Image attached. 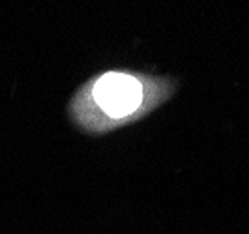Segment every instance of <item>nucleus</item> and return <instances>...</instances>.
I'll return each mask as SVG.
<instances>
[{"label":"nucleus","instance_id":"1","mask_svg":"<svg viewBox=\"0 0 249 234\" xmlns=\"http://www.w3.org/2000/svg\"><path fill=\"white\" fill-rule=\"evenodd\" d=\"M142 85L125 73H107L96 81L94 99L100 109L112 118L127 116L142 101Z\"/></svg>","mask_w":249,"mask_h":234}]
</instances>
